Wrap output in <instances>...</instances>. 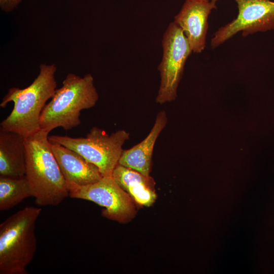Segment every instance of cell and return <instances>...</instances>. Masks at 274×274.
Wrapping results in <instances>:
<instances>
[{
  "label": "cell",
  "instance_id": "cell-1",
  "mask_svg": "<svg viewBox=\"0 0 274 274\" xmlns=\"http://www.w3.org/2000/svg\"><path fill=\"white\" fill-rule=\"evenodd\" d=\"M55 64L40 65V73L28 87H12L3 97L0 107L5 108L10 102L14 107L1 122V129L18 133L25 138L41 129L40 117L46 102L53 96L57 83Z\"/></svg>",
  "mask_w": 274,
  "mask_h": 274
},
{
  "label": "cell",
  "instance_id": "cell-2",
  "mask_svg": "<svg viewBox=\"0 0 274 274\" xmlns=\"http://www.w3.org/2000/svg\"><path fill=\"white\" fill-rule=\"evenodd\" d=\"M49 133L41 129L25 140V176L39 206H57L69 196L66 181L51 149Z\"/></svg>",
  "mask_w": 274,
  "mask_h": 274
},
{
  "label": "cell",
  "instance_id": "cell-3",
  "mask_svg": "<svg viewBox=\"0 0 274 274\" xmlns=\"http://www.w3.org/2000/svg\"><path fill=\"white\" fill-rule=\"evenodd\" d=\"M98 94L90 74L81 77L67 74L62 86L56 89L50 101L44 108L40 117L42 129L50 132L61 127L71 130L81 123V111L94 107Z\"/></svg>",
  "mask_w": 274,
  "mask_h": 274
},
{
  "label": "cell",
  "instance_id": "cell-4",
  "mask_svg": "<svg viewBox=\"0 0 274 274\" xmlns=\"http://www.w3.org/2000/svg\"><path fill=\"white\" fill-rule=\"evenodd\" d=\"M41 212L27 206L1 224L0 274L27 273L37 249L36 225Z\"/></svg>",
  "mask_w": 274,
  "mask_h": 274
},
{
  "label": "cell",
  "instance_id": "cell-5",
  "mask_svg": "<svg viewBox=\"0 0 274 274\" xmlns=\"http://www.w3.org/2000/svg\"><path fill=\"white\" fill-rule=\"evenodd\" d=\"M129 138V133L123 129L109 134L96 126L92 127L83 138L49 136L50 142L59 144L77 152L96 165L102 177L112 176L123 151L122 146Z\"/></svg>",
  "mask_w": 274,
  "mask_h": 274
},
{
  "label": "cell",
  "instance_id": "cell-6",
  "mask_svg": "<svg viewBox=\"0 0 274 274\" xmlns=\"http://www.w3.org/2000/svg\"><path fill=\"white\" fill-rule=\"evenodd\" d=\"M161 44L162 57L157 68L160 82L155 99L160 105L177 98L186 62L192 52L182 30L174 21L169 24L163 33Z\"/></svg>",
  "mask_w": 274,
  "mask_h": 274
},
{
  "label": "cell",
  "instance_id": "cell-7",
  "mask_svg": "<svg viewBox=\"0 0 274 274\" xmlns=\"http://www.w3.org/2000/svg\"><path fill=\"white\" fill-rule=\"evenodd\" d=\"M66 184L71 197L92 201L102 207V214L107 218L124 222L135 214L134 201L112 176L102 177L86 185Z\"/></svg>",
  "mask_w": 274,
  "mask_h": 274
},
{
  "label": "cell",
  "instance_id": "cell-8",
  "mask_svg": "<svg viewBox=\"0 0 274 274\" xmlns=\"http://www.w3.org/2000/svg\"><path fill=\"white\" fill-rule=\"evenodd\" d=\"M238 14L235 18L220 27L211 41L216 48L239 32L243 37L258 32L274 30V2L270 0H234Z\"/></svg>",
  "mask_w": 274,
  "mask_h": 274
},
{
  "label": "cell",
  "instance_id": "cell-9",
  "mask_svg": "<svg viewBox=\"0 0 274 274\" xmlns=\"http://www.w3.org/2000/svg\"><path fill=\"white\" fill-rule=\"evenodd\" d=\"M219 0H185L174 22L182 30L192 52L200 53L206 45L208 18Z\"/></svg>",
  "mask_w": 274,
  "mask_h": 274
},
{
  "label": "cell",
  "instance_id": "cell-10",
  "mask_svg": "<svg viewBox=\"0 0 274 274\" xmlns=\"http://www.w3.org/2000/svg\"><path fill=\"white\" fill-rule=\"evenodd\" d=\"M51 149L66 183L86 185L99 180L98 168L77 152L59 144L51 142Z\"/></svg>",
  "mask_w": 274,
  "mask_h": 274
},
{
  "label": "cell",
  "instance_id": "cell-11",
  "mask_svg": "<svg viewBox=\"0 0 274 274\" xmlns=\"http://www.w3.org/2000/svg\"><path fill=\"white\" fill-rule=\"evenodd\" d=\"M167 121L165 111L157 114L154 124L147 136L131 148L123 150L118 164L149 176L155 142Z\"/></svg>",
  "mask_w": 274,
  "mask_h": 274
},
{
  "label": "cell",
  "instance_id": "cell-12",
  "mask_svg": "<svg viewBox=\"0 0 274 274\" xmlns=\"http://www.w3.org/2000/svg\"><path fill=\"white\" fill-rule=\"evenodd\" d=\"M25 140L24 136L16 132L0 130V176H25Z\"/></svg>",
  "mask_w": 274,
  "mask_h": 274
},
{
  "label": "cell",
  "instance_id": "cell-13",
  "mask_svg": "<svg viewBox=\"0 0 274 274\" xmlns=\"http://www.w3.org/2000/svg\"><path fill=\"white\" fill-rule=\"evenodd\" d=\"M112 177L138 204L150 207L155 201V182L152 178L119 164L114 168Z\"/></svg>",
  "mask_w": 274,
  "mask_h": 274
},
{
  "label": "cell",
  "instance_id": "cell-14",
  "mask_svg": "<svg viewBox=\"0 0 274 274\" xmlns=\"http://www.w3.org/2000/svg\"><path fill=\"white\" fill-rule=\"evenodd\" d=\"M33 197L25 176L20 178L0 176V211L10 210L24 199Z\"/></svg>",
  "mask_w": 274,
  "mask_h": 274
},
{
  "label": "cell",
  "instance_id": "cell-15",
  "mask_svg": "<svg viewBox=\"0 0 274 274\" xmlns=\"http://www.w3.org/2000/svg\"><path fill=\"white\" fill-rule=\"evenodd\" d=\"M22 0H0V7L2 11L10 12L14 10Z\"/></svg>",
  "mask_w": 274,
  "mask_h": 274
}]
</instances>
